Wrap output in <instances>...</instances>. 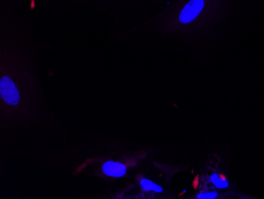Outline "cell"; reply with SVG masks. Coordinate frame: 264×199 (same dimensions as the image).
Segmentation results:
<instances>
[{
  "label": "cell",
  "instance_id": "8992f818",
  "mask_svg": "<svg viewBox=\"0 0 264 199\" xmlns=\"http://www.w3.org/2000/svg\"><path fill=\"white\" fill-rule=\"evenodd\" d=\"M217 194L216 192H212V193H206V194H199L197 195L198 198H207V199H212L215 198L217 197Z\"/></svg>",
  "mask_w": 264,
  "mask_h": 199
},
{
  "label": "cell",
  "instance_id": "7a4b0ae2",
  "mask_svg": "<svg viewBox=\"0 0 264 199\" xmlns=\"http://www.w3.org/2000/svg\"><path fill=\"white\" fill-rule=\"evenodd\" d=\"M204 6L203 0H191L184 6L180 15V21L182 23H188L195 19L201 12Z\"/></svg>",
  "mask_w": 264,
  "mask_h": 199
},
{
  "label": "cell",
  "instance_id": "5b68a950",
  "mask_svg": "<svg viewBox=\"0 0 264 199\" xmlns=\"http://www.w3.org/2000/svg\"><path fill=\"white\" fill-rule=\"evenodd\" d=\"M210 179H211V182L214 184L215 186H217V188H225L229 186V183H228L226 180L220 179L216 174H213V175L210 177Z\"/></svg>",
  "mask_w": 264,
  "mask_h": 199
},
{
  "label": "cell",
  "instance_id": "3957f363",
  "mask_svg": "<svg viewBox=\"0 0 264 199\" xmlns=\"http://www.w3.org/2000/svg\"><path fill=\"white\" fill-rule=\"evenodd\" d=\"M102 170L105 175L112 177H121L126 173V167L123 164L112 161L105 163Z\"/></svg>",
  "mask_w": 264,
  "mask_h": 199
},
{
  "label": "cell",
  "instance_id": "277c9868",
  "mask_svg": "<svg viewBox=\"0 0 264 199\" xmlns=\"http://www.w3.org/2000/svg\"><path fill=\"white\" fill-rule=\"evenodd\" d=\"M141 186L146 190H153L155 192H161L162 191L161 187L147 179H142L141 181Z\"/></svg>",
  "mask_w": 264,
  "mask_h": 199
},
{
  "label": "cell",
  "instance_id": "6da1fadb",
  "mask_svg": "<svg viewBox=\"0 0 264 199\" xmlns=\"http://www.w3.org/2000/svg\"><path fill=\"white\" fill-rule=\"evenodd\" d=\"M0 95L7 104L15 106L20 100L19 92L13 82L9 77L3 76L0 80Z\"/></svg>",
  "mask_w": 264,
  "mask_h": 199
}]
</instances>
